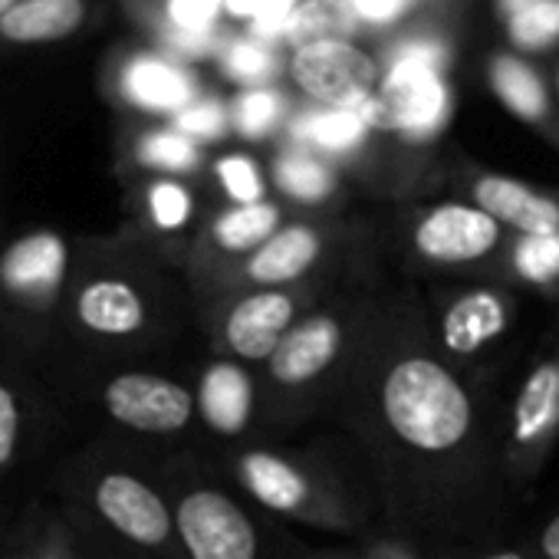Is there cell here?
Segmentation results:
<instances>
[{"instance_id":"cell-23","label":"cell","mask_w":559,"mask_h":559,"mask_svg":"<svg viewBox=\"0 0 559 559\" xmlns=\"http://www.w3.org/2000/svg\"><path fill=\"white\" fill-rule=\"evenodd\" d=\"M273 181L287 198L300 204H320L336 191V175L307 148L287 152L273 168Z\"/></svg>"},{"instance_id":"cell-35","label":"cell","mask_w":559,"mask_h":559,"mask_svg":"<svg viewBox=\"0 0 559 559\" xmlns=\"http://www.w3.org/2000/svg\"><path fill=\"white\" fill-rule=\"evenodd\" d=\"M73 552H76V546H73L70 533H67V530H57V533L47 536L44 543L27 546V549H17V552H11L8 559H73Z\"/></svg>"},{"instance_id":"cell-30","label":"cell","mask_w":559,"mask_h":559,"mask_svg":"<svg viewBox=\"0 0 559 559\" xmlns=\"http://www.w3.org/2000/svg\"><path fill=\"white\" fill-rule=\"evenodd\" d=\"M217 178L234 204H257L263 201V178L257 165L243 155H227L217 162Z\"/></svg>"},{"instance_id":"cell-6","label":"cell","mask_w":559,"mask_h":559,"mask_svg":"<svg viewBox=\"0 0 559 559\" xmlns=\"http://www.w3.org/2000/svg\"><path fill=\"white\" fill-rule=\"evenodd\" d=\"M80 484L86 510L126 546L145 549L155 559H185L175 536L171 500L158 484L145 480V474L99 464L80 477Z\"/></svg>"},{"instance_id":"cell-45","label":"cell","mask_w":559,"mask_h":559,"mask_svg":"<svg viewBox=\"0 0 559 559\" xmlns=\"http://www.w3.org/2000/svg\"><path fill=\"white\" fill-rule=\"evenodd\" d=\"M320 559H349V556H320Z\"/></svg>"},{"instance_id":"cell-7","label":"cell","mask_w":559,"mask_h":559,"mask_svg":"<svg viewBox=\"0 0 559 559\" xmlns=\"http://www.w3.org/2000/svg\"><path fill=\"white\" fill-rule=\"evenodd\" d=\"M168 500L185 559H263L260 526L224 487L185 474Z\"/></svg>"},{"instance_id":"cell-27","label":"cell","mask_w":559,"mask_h":559,"mask_svg":"<svg viewBox=\"0 0 559 559\" xmlns=\"http://www.w3.org/2000/svg\"><path fill=\"white\" fill-rule=\"evenodd\" d=\"M510 34L526 50L549 47L559 37V0H539L533 8L510 14Z\"/></svg>"},{"instance_id":"cell-8","label":"cell","mask_w":559,"mask_h":559,"mask_svg":"<svg viewBox=\"0 0 559 559\" xmlns=\"http://www.w3.org/2000/svg\"><path fill=\"white\" fill-rule=\"evenodd\" d=\"M73 250L60 230H27L0 250V310L24 326L47 323L63 310Z\"/></svg>"},{"instance_id":"cell-40","label":"cell","mask_w":559,"mask_h":559,"mask_svg":"<svg viewBox=\"0 0 559 559\" xmlns=\"http://www.w3.org/2000/svg\"><path fill=\"white\" fill-rule=\"evenodd\" d=\"M539 552L543 559H559V516H552L539 533Z\"/></svg>"},{"instance_id":"cell-16","label":"cell","mask_w":559,"mask_h":559,"mask_svg":"<svg viewBox=\"0 0 559 559\" xmlns=\"http://www.w3.org/2000/svg\"><path fill=\"white\" fill-rule=\"evenodd\" d=\"M280 224H284V217H280V207L270 201L234 204L221 211L204 230V253H194V270L204 280L217 276L230 263L253 253Z\"/></svg>"},{"instance_id":"cell-13","label":"cell","mask_w":559,"mask_h":559,"mask_svg":"<svg viewBox=\"0 0 559 559\" xmlns=\"http://www.w3.org/2000/svg\"><path fill=\"white\" fill-rule=\"evenodd\" d=\"M510 326V300L493 287L457 290L441 300L435 317V349L441 359H474Z\"/></svg>"},{"instance_id":"cell-21","label":"cell","mask_w":559,"mask_h":559,"mask_svg":"<svg viewBox=\"0 0 559 559\" xmlns=\"http://www.w3.org/2000/svg\"><path fill=\"white\" fill-rule=\"evenodd\" d=\"M356 17L353 0H307L300 11H294L287 40L297 44V50L313 44H346L356 31Z\"/></svg>"},{"instance_id":"cell-36","label":"cell","mask_w":559,"mask_h":559,"mask_svg":"<svg viewBox=\"0 0 559 559\" xmlns=\"http://www.w3.org/2000/svg\"><path fill=\"white\" fill-rule=\"evenodd\" d=\"M412 0H353V8L359 17L366 21H376V24H385V21H395Z\"/></svg>"},{"instance_id":"cell-14","label":"cell","mask_w":559,"mask_h":559,"mask_svg":"<svg viewBox=\"0 0 559 559\" xmlns=\"http://www.w3.org/2000/svg\"><path fill=\"white\" fill-rule=\"evenodd\" d=\"M194 395V421H201L217 438H243L260 408V385L250 372V366L214 356L198 372V382L191 389Z\"/></svg>"},{"instance_id":"cell-33","label":"cell","mask_w":559,"mask_h":559,"mask_svg":"<svg viewBox=\"0 0 559 559\" xmlns=\"http://www.w3.org/2000/svg\"><path fill=\"white\" fill-rule=\"evenodd\" d=\"M224 63H227V73L237 76V80H260V76H266L270 67H273L270 53L260 50V47H253V44H237V47H230L227 57H224Z\"/></svg>"},{"instance_id":"cell-44","label":"cell","mask_w":559,"mask_h":559,"mask_svg":"<svg viewBox=\"0 0 559 559\" xmlns=\"http://www.w3.org/2000/svg\"><path fill=\"white\" fill-rule=\"evenodd\" d=\"M11 4H14V0H0V14H4V11H11Z\"/></svg>"},{"instance_id":"cell-19","label":"cell","mask_w":559,"mask_h":559,"mask_svg":"<svg viewBox=\"0 0 559 559\" xmlns=\"http://www.w3.org/2000/svg\"><path fill=\"white\" fill-rule=\"evenodd\" d=\"M83 21L80 0H24V4L4 11L0 17V34L34 44V40H57L76 31Z\"/></svg>"},{"instance_id":"cell-38","label":"cell","mask_w":559,"mask_h":559,"mask_svg":"<svg viewBox=\"0 0 559 559\" xmlns=\"http://www.w3.org/2000/svg\"><path fill=\"white\" fill-rule=\"evenodd\" d=\"M290 21H294V8L290 11H273V14L253 17V34L257 37H266V40L287 37L290 34Z\"/></svg>"},{"instance_id":"cell-3","label":"cell","mask_w":559,"mask_h":559,"mask_svg":"<svg viewBox=\"0 0 559 559\" xmlns=\"http://www.w3.org/2000/svg\"><path fill=\"white\" fill-rule=\"evenodd\" d=\"M63 310L70 330L99 349H139L175 320L168 284L135 253H103L73 266Z\"/></svg>"},{"instance_id":"cell-24","label":"cell","mask_w":559,"mask_h":559,"mask_svg":"<svg viewBox=\"0 0 559 559\" xmlns=\"http://www.w3.org/2000/svg\"><path fill=\"white\" fill-rule=\"evenodd\" d=\"M493 90L497 96L523 119H539L546 112V93H543V83L536 80V73L530 67H523L520 60H510V57H500L493 63Z\"/></svg>"},{"instance_id":"cell-42","label":"cell","mask_w":559,"mask_h":559,"mask_svg":"<svg viewBox=\"0 0 559 559\" xmlns=\"http://www.w3.org/2000/svg\"><path fill=\"white\" fill-rule=\"evenodd\" d=\"M480 559H526V556L520 549H497V552H487Z\"/></svg>"},{"instance_id":"cell-37","label":"cell","mask_w":559,"mask_h":559,"mask_svg":"<svg viewBox=\"0 0 559 559\" xmlns=\"http://www.w3.org/2000/svg\"><path fill=\"white\" fill-rule=\"evenodd\" d=\"M224 4L237 17H263L273 11H290L294 0H224Z\"/></svg>"},{"instance_id":"cell-4","label":"cell","mask_w":559,"mask_h":559,"mask_svg":"<svg viewBox=\"0 0 559 559\" xmlns=\"http://www.w3.org/2000/svg\"><path fill=\"white\" fill-rule=\"evenodd\" d=\"M234 484L266 513L317 530L349 533L356 526V503L343 484L320 464L280 451L250 444L227 457Z\"/></svg>"},{"instance_id":"cell-39","label":"cell","mask_w":559,"mask_h":559,"mask_svg":"<svg viewBox=\"0 0 559 559\" xmlns=\"http://www.w3.org/2000/svg\"><path fill=\"white\" fill-rule=\"evenodd\" d=\"M175 47L185 53H204L211 47V31H175Z\"/></svg>"},{"instance_id":"cell-12","label":"cell","mask_w":559,"mask_h":559,"mask_svg":"<svg viewBox=\"0 0 559 559\" xmlns=\"http://www.w3.org/2000/svg\"><path fill=\"white\" fill-rule=\"evenodd\" d=\"M503 230L474 204L428 207L408 234L412 253L428 266H474L493 257Z\"/></svg>"},{"instance_id":"cell-28","label":"cell","mask_w":559,"mask_h":559,"mask_svg":"<svg viewBox=\"0 0 559 559\" xmlns=\"http://www.w3.org/2000/svg\"><path fill=\"white\" fill-rule=\"evenodd\" d=\"M139 158L162 171H188L198 165V145L181 132H155L142 142Z\"/></svg>"},{"instance_id":"cell-10","label":"cell","mask_w":559,"mask_h":559,"mask_svg":"<svg viewBox=\"0 0 559 559\" xmlns=\"http://www.w3.org/2000/svg\"><path fill=\"white\" fill-rule=\"evenodd\" d=\"M99 405L116 425L132 435L168 438L194 425L191 389L152 369H126L106 379L99 389Z\"/></svg>"},{"instance_id":"cell-46","label":"cell","mask_w":559,"mask_h":559,"mask_svg":"<svg viewBox=\"0 0 559 559\" xmlns=\"http://www.w3.org/2000/svg\"><path fill=\"white\" fill-rule=\"evenodd\" d=\"M73 559H80V556H76V552H73Z\"/></svg>"},{"instance_id":"cell-20","label":"cell","mask_w":559,"mask_h":559,"mask_svg":"<svg viewBox=\"0 0 559 559\" xmlns=\"http://www.w3.org/2000/svg\"><path fill=\"white\" fill-rule=\"evenodd\" d=\"M126 93L132 103H139L145 109H178L181 112L188 106L194 86L181 70H175L162 60H135L126 73Z\"/></svg>"},{"instance_id":"cell-25","label":"cell","mask_w":559,"mask_h":559,"mask_svg":"<svg viewBox=\"0 0 559 559\" xmlns=\"http://www.w3.org/2000/svg\"><path fill=\"white\" fill-rule=\"evenodd\" d=\"M145 211H148V224L158 234H178L191 224L194 201H191L188 188H181L178 181H155L148 188Z\"/></svg>"},{"instance_id":"cell-32","label":"cell","mask_w":559,"mask_h":559,"mask_svg":"<svg viewBox=\"0 0 559 559\" xmlns=\"http://www.w3.org/2000/svg\"><path fill=\"white\" fill-rule=\"evenodd\" d=\"M175 126L188 139H211L224 132V112L214 103H191L178 112Z\"/></svg>"},{"instance_id":"cell-11","label":"cell","mask_w":559,"mask_h":559,"mask_svg":"<svg viewBox=\"0 0 559 559\" xmlns=\"http://www.w3.org/2000/svg\"><path fill=\"white\" fill-rule=\"evenodd\" d=\"M441 50L431 44H408L385 80L379 99H369V126L425 135L441 126L448 93L438 76Z\"/></svg>"},{"instance_id":"cell-31","label":"cell","mask_w":559,"mask_h":559,"mask_svg":"<svg viewBox=\"0 0 559 559\" xmlns=\"http://www.w3.org/2000/svg\"><path fill=\"white\" fill-rule=\"evenodd\" d=\"M280 112H284V103H280L276 93H263V90L247 93L237 103V129L247 139H260V135H266L280 122Z\"/></svg>"},{"instance_id":"cell-18","label":"cell","mask_w":559,"mask_h":559,"mask_svg":"<svg viewBox=\"0 0 559 559\" xmlns=\"http://www.w3.org/2000/svg\"><path fill=\"white\" fill-rule=\"evenodd\" d=\"M559 425V362H543L523 382L513 405V451L539 454Z\"/></svg>"},{"instance_id":"cell-26","label":"cell","mask_w":559,"mask_h":559,"mask_svg":"<svg viewBox=\"0 0 559 559\" xmlns=\"http://www.w3.org/2000/svg\"><path fill=\"white\" fill-rule=\"evenodd\" d=\"M27 438V405L24 395L0 376V474H8L24 454Z\"/></svg>"},{"instance_id":"cell-29","label":"cell","mask_w":559,"mask_h":559,"mask_svg":"<svg viewBox=\"0 0 559 559\" xmlns=\"http://www.w3.org/2000/svg\"><path fill=\"white\" fill-rule=\"evenodd\" d=\"M516 270L533 280V284H543V280H552L559 273V234H546V237H523L513 250Z\"/></svg>"},{"instance_id":"cell-1","label":"cell","mask_w":559,"mask_h":559,"mask_svg":"<svg viewBox=\"0 0 559 559\" xmlns=\"http://www.w3.org/2000/svg\"><path fill=\"white\" fill-rule=\"evenodd\" d=\"M343 399L353 402L359 431L385 477L395 467L399 477L408 467L412 477L441 471L461 461L477 435V405L454 366L428 343L379 333V320H372Z\"/></svg>"},{"instance_id":"cell-17","label":"cell","mask_w":559,"mask_h":559,"mask_svg":"<svg viewBox=\"0 0 559 559\" xmlns=\"http://www.w3.org/2000/svg\"><path fill=\"white\" fill-rule=\"evenodd\" d=\"M474 201H477L474 207H480L487 217H493L497 224L516 227L523 237L559 234V207L520 181L487 175L474 185Z\"/></svg>"},{"instance_id":"cell-2","label":"cell","mask_w":559,"mask_h":559,"mask_svg":"<svg viewBox=\"0 0 559 559\" xmlns=\"http://www.w3.org/2000/svg\"><path fill=\"white\" fill-rule=\"evenodd\" d=\"M372 313L353 300L323 297L310 307L263 362V392L273 418H297L343 395L372 330Z\"/></svg>"},{"instance_id":"cell-22","label":"cell","mask_w":559,"mask_h":559,"mask_svg":"<svg viewBox=\"0 0 559 559\" xmlns=\"http://www.w3.org/2000/svg\"><path fill=\"white\" fill-rule=\"evenodd\" d=\"M369 129V103L362 109H326V112H307L294 135L300 145L323 148V152H349L362 142Z\"/></svg>"},{"instance_id":"cell-34","label":"cell","mask_w":559,"mask_h":559,"mask_svg":"<svg viewBox=\"0 0 559 559\" xmlns=\"http://www.w3.org/2000/svg\"><path fill=\"white\" fill-rule=\"evenodd\" d=\"M224 0H171L168 11L175 21V31H211V17Z\"/></svg>"},{"instance_id":"cell-15","label":"cell","mask_w":559,"mask_h":559,"mask_svg":"<svg viewBox=\"0 0 559 559\" xmlns=\"http://www.w3.org/2000/svg\"><path fill=\"white\" fill-rule=\"evenodd\" d=\"M294 76L330 109H362L376 86L372 60L349 44H313L297 50Z\"/></svg>"},{"instance_id":"cell-43","label":"cell","mask_w":559,"mask_h":559,"mask_svg":"<svg viewBox=\"0 0 559 559\" xmlns=\"http://www.w3.org/2000/svg\"><path fill=\"white\" fill-rule=\"evenodd\" d=\"M503 4H507V11H510V14H516V11H523V8L539 4V0H503Z\"/></svg>"},{"instance_id":"cell-41","label":"cell","mask_w":559,"mask_h":559,"mask_svg":"<svg viewBox=\"0 0 559 559\" xmlns=\"http://www.w3.org/2000/svg\"><path fill=\"white\" fill-rule=\"evenodd\" d=\"M366 559H421L415 549L402 546V543H379L376 549H369Z\"/></svg>"},{"instance_id":"cell-9","label":"cell","mask_w":559,"mask_h":559,"mask_svg":"<svg viewBox=\"0 0 559 559\" xmlns=\"http://www.w3.org/2000/svg\"><path fill=\"white\" fill-rule=\"evenodd\" d=\"M330 234L320 224L294 221L280 224L253 253L230 263L217 276L204 280L207 290H273L320 284V273L330 266Z\"/></svg>"},{"instance_id":"cell-5","label":"cell","mask_w":559,"mask_h":559,"mask_svg":"<svg viewBox=\"0 0 559 559\" xmlns=\"http://www.w3.org/2000/svg\"><path fill=\"white\" fill-rule=\"evenodd\" d=\"M320 284L273 290H207L201 323L217 356L243 366H263L290 326L323 300Z\"/></svg>"}]
</instances>
